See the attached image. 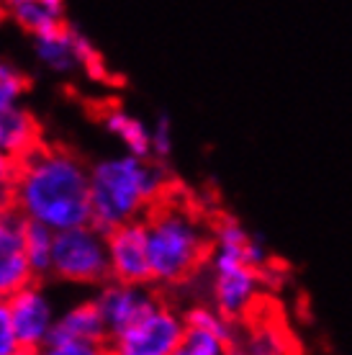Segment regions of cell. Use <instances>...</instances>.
Masks as SVG:
<instances>
[{
  "mask_svg": "<svg viewBox=\"0 0 352 355\" xmlns=\"http://www.w3.org/2000/svg\"><path fill=\"white\" fill-rule=\"evenodd\" d=\"M75 34H78V26L67 21L64 26L54 28L49 34L36 36L34 49L39 62L44 64L46 70L57 72V75H70V72L80 70V54Z\"/></svg>",
  "mask_w": 352,
  "mask_h": 355,
  "instance_id": "15",
  "label": "cell"
},
{
  "mask_svg": "<svg viewBox=\"0 0 352 355\" xmlns=\"http://www.w3.org/2000/svg\"><path fill=\"white\" fill-rule=\"evenodd\" d=\"M54 234L36 222H24V248H26L28 266L34 270L36 281L44 284V278H52V255H54Z\"/></svg>",
  "mask_w": 352,
  "mask_h": 355,
  "instance_id": "16",
  "label": "cell"
},
{
  "mask_svg": "<svg viewBox=\"0 0 352 355\" xmlns=\"http://www.w3.org/2000/svg\"><path fill=\"white\" fill-rule=\"evenodd\" d=\"M229 355H249V353H245V350H242V347H234V350H231Z\"/></svg>",
  "mask_w": 352,
  "mask_h": 355,
  "instance_id": "27",
  "label": "cell"
},
{
  "mask_svg": "<svg viewBox=\"0 0 352 355\" xmlns=\"http://www.w3.org/2000/svg\"><path fill=\"white\" fill-rule=\"evenodd\" d=\"M168 296L152 284H121V281H106L98 286L93 293L100 317L106 322L108 340L123 335L126 329H132L137 322L150 317L159 304Z\"/></svg>",
  "mask_w": 352,
  "mask_h": 355,
  "instance_id": "6",
  "label": "cell"
},
{
  "mask_svg": "<svg viewBox=\"0 0 352 355\" xmlns=\"http://www.w3.org/2000/svg\"><path fill=\"white\" fill-rule=\"evenodd\" d=\"M42 144H44V132L31 108L21 103L8 111H0V152L6 157L21 162Z\"/></svg>",
  "mask_w": 352,
  "mask_h": 355,
  "instance_id": "11",
  "label": "cell"
},
{
  "mask_svg": "<svg viewBox=\"0 0 352 355\" xmlns=\"http://www.w3.org/2000/svg\"><path fill=\"white\" fill-rule=\"evenodd\" d=\"M10 211H13V206H10V198H8V196H0V219H3V216H8Z\"/></svg>",
  "mask_w": 352,
  "mask_h": 355,
  "instance_id": "25",
  "label": "cell"
},
{
  "mask_svg": "<svg viewBox=\"0 0 352 355\" xmlns=\"http://www.w3.org/2000/svg\"><path fill=\"white\" fill-rule=\"evenodd\" d=\"M10 320H13V329H16L18 345L28 347V350H42L49 343V335L57 322V311H54L52 296L46 293L44 284H36L21 288L8 299Z\"/></svg>",
  "mask_w": 352,
  "mask_h": 355,
  "instance_id": "8",
  "label": "cell"
},
{
  "mask_svg": "<svg viewBox=\"0 0 352 355\" xmlns=\"http://www.w3.org/2000/svg\"><path fill=\"white\" fill-rule=\"evenodd\" d=\"M147 248H150L152 286L173 291L191 284L209 266L213 245V222L198 206L173 191L147 216Z\"/></svg>",
  "mask_w": 352,
  "mask_h": 355,
  "instance_id": "2",
  "label": "cell"
},
{
  "mask_svg": "<svg viewBox=\"0 0 352 355\" xmlns=\"http://www.w3.org/2000/svg\"><path fill=\"white\" fill-rule=\"evenodd\" d=\"M39 355H111L108 343H62V345H46Z\"/></svg>",
  "mask_w": 352,
  "mask_h": 355,
  "instance_id": "22",
  "label": "cell"
},
{
  "mask_svg": "<svg viewBox=\"0 0 352 355\" xmlns=\"http://www.w3.org/2000/svg\"><path fill=\"white\" fill-rule=\"evenodd\" d=\"M16 170L18 162L0 152V196H10V188H13V180H16Z\"/></svg>",
  "mask_w": 352,
  "mask_h": 355,
  "instance_id": "24",
  "label": "cell"
},
{
  "mask_svg": "<svg viewBox=\"0 0 352 355\" xmlns=\"http://www.w3.org/2000/svg\"><path fill=\"white\" fill-rule=\"evenodd\" d=\"M98 121L103 124V129L108 134H114L116 139L123 144L126 155L152 160V134L150 126L144 124L141 119L132 116L129 111H123L116 103H106L98 111Z\"/></svg>",
  "mask_w": 352,
  "mask_h": 355,
  "instance_id": "14",
  "label": "cell"
},
{
  "mask_svg": "<svg viewBox=\"0 0 352 355\" xmlns=\"http://www.w3.org/2000/svg\"><path fill=\"white\" fill-rule=\"evenodd\" d=\"M183 317H185V324H188V327L209 329V332H213V335L227 338L229 343H234V345L239 343V324L237 322H231L229 317H224L213 304H209V302L191 304V306H185L183 309Z\"/></svg>",
  "mask_w": 352,
  "mask_h": 355,
  "instance_id": "17",
  "label": "cell"
},
{
  "mask_svg": "<svg viewBox=\"0 0 352 355\" xmlns=\"http://www.w3.org/2000/svg\"><path fill=\"white\" fill-rule=\"evenodd\" d=\"M173 191L175 180L165 162L126 152L90 162V224L108 234L123 224L141 222Z\"/></svg>",
  "mask_w": 352,
  "mask_h": 355,
  "instance_id": "3",
  "label": "cell"
},
{
  "mask_svg": "<svg viewBox=\"0 0 352 355\" xmlns=\"http://www.w3.org/2000/svg\"><path fill=\"white\" fill-rule=\"evenodd\" d=\"M36 284L24 248V219L16 211L0 219V302Z\"/></svg>",
  "mask_w": 352,
  "mask_h": 355,
  "instance_id": "10",
  "label": "cell"
},
{
  "mask_svg": "<svg viewBox=\"0 0 352 355\" xmlns=\"http://www.w3.org/2000/svg\"><path fill=\"white\" fill-rule=\"evenodd\" d=\"M108 260L111 278L121 284H152L150 248H147V227L141 222L123 224L108 232Z\"/></svg>",
  "mask_w": 352,
  "mask_h": 355,
  "instance_id": "9",
  "label": "cell"
},
{
  "mask_svg": "<svg viewBox=\"0 0 352 355\" xmlns=\"http://www.w3.org/2000/svg\"><path fill=\"white\" fill-rule=\"evenodd\" d=\"M16 355H39V350H28V347H18Z\"/></svg>",
  "mask_w": 352,
  "mask_h": 355,
  "instance_id": "26",
  "label": "cell"
},
{
  "mask_svg": "<svg viewBox=\"0 0 352 355\" xmlns=\"http://www.w3.org/2000/svg\"><path fill=\"white\" fill-rule=\"evenodd\" d=\"M152 134V160L168 165L173 155V119L168 114H157V119L150 126Z\"/></svg>",
  "mask_w": 352,
  "mask_h": 355,
  "instance_id": "21",
  "label": "cell"
},
{
  "mask_svg": "<svg viewBox=\"0 0 352 355\" xmlns=\"http://www.w3.org/2000/svg\"><path fill=\"white\" fill-rule=\"evenodd\" d=\"M52 278L60 284L98 288L111 281L108 237L93 224L60 232L54 237Z\"/></svg>",
  "mask_w": 352,
  "mask_h": 355,
  "instance_id": "4",
  "label": "cell"
},
{
  "mask_svg": "<svg viewBox=\"0 0 352 355\" xmlns=\"http://www.w3.org/2000/svg\"><path fill=\"white\" fill-rule=\"evenodd\" d=\"M185 335L183 309L165 299L150 317L137 322L123 335L108 340L111 355H173Z\"/></svg>",
  "mask_w": 352,
  "mask_h": 355,
  "instance_id": "7",
  "label": "cell"
},
{
  "mask_svg": "<svg viewBox=\"0 0 352 355\" xmlns=\"http://www.w3.org/2000/svg\"><path fill=\"white\" fill-rule=\"evenodd\" d=\"M206 270H209V293H211L209 304H213L224 317H229L237 324L247 320L260 302L265 273L247 266L239 255L219 250H211Z\"/></svg>",
  "mask_w": 352,
  "mask_h": 355,
  "instance_id": "5",
  "label": "cell"
},
{
  "mask_svg": "<svg viewBox=\"0 0 352 355\" xmlns=\"http://www.w3.org/2000/svg\"><path fill=\"white\" fill-rule=\"evenodd\" d=\"M237 347L249 355H288V338L273 324H255L247 329L245 338H239Z\"/></svg>",
  "mask_w": 352,
  "mask_h": 355,
  "instance_id": "18",
  "label": "cell"
},
{
  "mask_svg": "<svg viewBox=\"0 0 352 355\" xmlns=\"http://www.w3.org/2000/svg\"><path fill=\"white\" fill-rule=\"evenodd\" d=\"M18 338L10 320L8 302H0V355H16L18 353Z\"/></svg>",
  "mask_w": 352,
  "mask_h": 355,
  "instance_id": "23",
  "label": "cell"
},
{
  "mask_svg": "<svg viewBox=\"0 0 352 355\" xmlns=\"http://www.w3.org/2000/svg\"><path fill=\"white\" fill-rule=\"evenodd\" d=\"M62 343H108L106 322L100 317L93 296L72 304L54 322V329L46 345H62Z\"/></svg>",
  "mask_w": 352,
  "mask_h": 355,
  "instance_id": "12",
  "label": "cell"
},
{
  "mask_svg": "<svg viewBox=\"0 0 352 355\" xmlns=\"http://www.w3.org/2000/svg\"><path fill=\"white\" fill-rule=\"evenodd\" d=\"M10 206L24 222H36L54 234L93 222L90 162L64 144H42L18 162Z\"/></svg>",
  "mask_w": 352,
  "mask_h": 355,
  "instance_id": "1",
  "label": "cell"
},
{
  "mask_svg": "<svg viewBox=\"0 0 352 355\" xmlns=\"http://www.w3.org/2000/svg\"><path fill=\"white\" fill-rule=\"evenodd\" d=\"M3 10L21 31L31 34V39L67 24V8L62 0H10Z\"/></svg>",
  "mask_w": 352,
  "mask_h": 355,
  "instance_id": "13",
  "label": "cell"
},
{
  "mask_svg": "<svg viewBox=\"0 0 352 355\" xmlns=\"http://www.w3.org/2000/svg\"><path fill=\"white\" fill-rule=\"evenodd\" d=\"M31 88V80L24 70L8 60H0V111H8L13 106H21V98Z\"/></svg>",
  "mask_w": 352,
  "mask_h": 355,
  "instance_id": "20",
  "label": "cell"
},
{
  "mask_svg": "<svg viewBox=\"0 0 352 355\" xmlns=\"http://www.w3.org/2000/svg\"><path fill=\"white\" fill-rule=\"evenodd\" d=\"M234 347H237L234 343H229L221 335H213L209 329L188 327L185 324V335L173 355H229Z\"/></svg>",
  "mask_w": 352,
  "mask_h": 355,
  "instance_id": "19",
  "label": "cell"
}]
</instances>
